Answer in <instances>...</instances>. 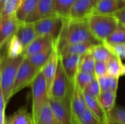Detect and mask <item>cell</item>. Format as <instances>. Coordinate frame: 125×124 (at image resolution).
Masks as SVG:
<instances>
[{
    "instance_id": "6da1fadb",
    "label": "cell",
    "mask_w": 125,
    "mask_h": 124,
    "mask_svg": "<svg viewBox=\"0 0 125 124\" xmlns=\"http://www.w3.org/2000/svg\"><path fill=\"white\" fill-rule=\"evenodd\" d=\"M85 42L101 43L92 34L86 20L66 18L57 43V48H59L66 45Z\"/></svg>"
},
{
    "instance_id": "7a4b0ae2",
    "label": "cell",
    "mask_w": 125,
    "mask_h": 124,
    "mask_svg": "<svg viewBox=\"0 0 125 124\" xmlns=\"http://www.w3.org/2000/svg\"><path fill=\"white\" fill-rule=\"evenodd\" d=\"M25 56L21 55L15 58L6 56L3 58L0 69V86L6 105L12 97V90L18 69Z\"/></svg>"
},
{
    "instance_id": "3957f363",
    "label": "cell",
    "mask_w": 125,
    "mask_h": 124,
    "mask_svg": "<svg viewBox=\"0 0 125 124\" xmlns=\"http://www.w3.org/2000/svg\"><path fill=\"white\" fill-rule=\"evenodd\" d=\"M86 20L92 34L101 43L106 40L119 24V20L114 15L92 14Z\"/></svg>"
},
{
    "instance_id": "277c9868",
    "label": "cell",
    "mask_w": 125,
    "mask_h": 124,
    "mask_svg": "<svg viewBox=\"0 0 125 124\" xmlns=\"http://www.w3.org/2000/svg\"><path fill=\"white\" fill-rule=\"evenodd\" d=\"M32 94V116L36 124L38 113L45 103L49 101L50 97L44 75L40 70L31 84Z\"/></svg>"
},
{
    "instance_id": "5b68a950",
    "label": "cell",
    "mask_w": 125,
    "mask_h": 124,
    "mask_svg": "<svg viewBox=\"0 0 125 124\" xmlns=\"http://www.w3.org/2000/svg\"><path fill=\"white\" fill-rule=\"evenodd\" d=\"M64 20L65 18L59 15H54L33 23L37 37H51L57 45L64 26Z\"/></svg>"
},
{
    "instance_id": "8992f818",
    "label": "cell",
    "mask_w": 125,
    "mask_h": 124,
    "mask_svg": "<svg viewBox=\"0 0 125 124\" xmlns=\"http://www.w3.org/2000/svg\"><path fill=\"white\" fill-rule=\"evenodd\" d=\"M40 71L26 58H24L17 72L12 90V96L23 88L30 86Z\"/></svg>"
},
{
    "instance_id": "52a82bcc",
    "label": "cell",
    "mask_w": 125,
    "mask_h": 124,
    "mask_svg": "<svg viewBox=\"0 0 125 124\" xmlns=\"http://www.w3.org/2000/svg\"><path fill=\"white\" fill-rule=\"evenodd\" d=\"M69 85H70V83L59 58L56 72L51 90L50 98L60 100L67 99L69 93Z\"/></svg>"
},
{
    "instance_id": "ba28073f",
    "label": "cell",
    "mask_w": 125,
    "mask_h": 124,
    "mask_svg": "<svg viewBox=\"0 0 125 124\" xmlns=\"http://www.w3.org/2000/svg\"><path fill=\"white\" fill-rule=\"evenodd\" d=\"M50 105L60 124H74L71 109L70 102L67 98L63 100L50 98Z\"/></svg>"
},
{
    "instance_id": "9c48e42d",
    "label": "cell",
    "mask_w": 125,
    "mask_h": 124,
    "mask_svg": "<svg viewBox=\"0 0 125 124\" xmlns=\"http://www.w3.org/2000/svg\"><path fill=\"white\" fill-rule=\"evenodd\" d=\"M21 22L15 14L1 17L0 23V50L4 44L16 33Z\"/></svg>"
},
{
    "instance_id": "30bf717a",
    "label": "cell",
    "mask_w": 125,
    "mask_h": 124,
    "mask_svg": "<svg viewBox=\"0 0 125 124\" xmlns=\"http://www.w3.org/2000/svg\"><path fill=\"white\" fill-rule=\"evenodd\" d=\"M98 0H75L70 12L69 18L73 20H87L93 14Z\"/></svg>"
},
{
    "instance_id": "8fae6325",
    "label": "cell",
    "mask_w": 125,
    "mask_h": 124,
    "mask_svg": "<svg viewBox=\"0 0 125 124\" xmlns=\"http://www.w3.org/2000/svg\"><path fill=\"white\" fill-rule=\"evenodd\" d=\"M59 58V54L58 51L57 45H55L51 55L50 56L49 58L48 59V61H46V63L45 64V65L41 69L44 75V77L45 79L47 90H48L49 97L51 95V90L53 81V79L56 72V69H57Z\"/></svg>"
},
{
    "instance_id": "7c38bea8",
    "label": "cell",
    "mask_w": 125,
    "mask_h": 124,
    "mask_svg": "<svg viewBox=\"0 0 125 124\" xmlns=\"http://www.w3.org/2000/svg\"><path fill=\"white\" fill-rule=\"evenodd\" d=\"M54 15H57L55 12L54 0H39L35 10L26 22L33 23L39 20Z\"/></svg>"
},
{
    "instance_id": "4fadbf2b",
    "label": "cell",
    "mask_w": 125,
    "mask_h": 124,
    "mask_svg": "<svg viewBox=\"0 0 125 124\" xmlns=\"http://www.w3.org/2000/svg\"><path fill=\"white\" fill-rule=\"evenodd\" d=\"M59 58L67 75V77L68 78V80L70 83L72 84L74 82L76 75L79 71L81 56L72 54L64 56L59 55Z\"/></svg>"
},
{
    "instance_id": "5bb4252c",
    "label": "cell",
    "mask_w": 125,
    "mask_h": 124,
    "mask_svg": "<svg viewBox=\"0 0 125 124\" xmlns=\"http://www.w3.org/2000/svg\"><path fill=\"white\" fill-rule=\"evenodd\" d=\"M125 7V0H98L93 14L114 15Z\"/></svg>"
},
{
    "instance_id": "9a60e30c",
    "label": "cell",
    "mask_w": 125,
    "mask_h": 124,
    "mask_svg": "<svg viewBox=\"0 0 125 124\" xmlns=\"http://www.w3.org/2000/svg\"><path fill=\"white\" fill-rule=\"evenodd\" d=\"M56 44L54 42L53 39L51 37L40 36L37 37L25 48L23 54L25 56V58H26L40 51H42L48 48L53 47Z\"/></svg>"
},
{
    "instance_id": "2e32d148",
    "label": "cell",
    "mask_w": 125,
    "mask_h": 124,
    "mask_svg": "<svg viewBox=\"0 0 125 124\" xmlns=\"http://www.w3.org/2000/svg\"><path fill=\"white\" fill-rule=\"evenodd\" d=\"M97 44L100 43L92 42H85L70 44L58 48V51L60 56L72 54V55H79L82 56L86 53L90 52L92 48Z\"/></svg>"
},
{
    "instance_id": "e0dca14e",
    "label": "cell",
    "mask_w": 125,
    "mask_h": 124,
    "mask_svg": "<svg viewBox=\"0 0 125 124\" xmlns=\"http://www.w3.org/2000/svg\"><path fill=\"white\" fill-rule=\"evenodd\" d=\"M85 100L88 107L102 124H108L109 121L108 113L104 110L98 99L92 96L86 91H83Z\"/></svg>"
},
{
    "instance_id": "ac0fdd59",
    "label": "cell",
    "mask_w": 125,
    "mask_h": 124,
    "mask_svg": "<svg viewBox=\"0 0 125 124\" xmlns=\"http://www.w3.org/2000/svg\"><path fill=\"white\" fill-rule=\"evenodd\" d=\"M15 34L20 39L24 48L37 37L34 24L26 22L21 23Z\"/></svg>"
},
{
    "instance_id": "d6986e66",
    "label": "cell",
    "mask_w": 125,
    "mask_h": 124,
    "mask_svg": "<svg viewBox=\"0 0 125 124\" xmlns=\"http://www.w3.org/2000/svg\"><path fill=\"white\" fill-rule=\"evenodd\" d=\"M6 124H35L32 114L26 107H21L7 119Z\"/></svg>"
},
{
    "instance_id": "ffe728a7",
    "label": "cell",
    "mask_w": 125,
    "mask_h": 124,
    "mask_svg": "<svg viewBox=\"0 0 125 124\" xmlns=\"http://www.w3.org/2000/svg\"><path fill=\"white\" fill-rule=\"evenodd\" d=\"M106 64L108 75L118 78L125 75V65L122 63V59L115 54H112Z\"/></svg>"
},
{
    "instance_id": "44dd1931",
    "label": "cell",
    "mask_w": 125,
    "mask_h": 124,
    "mask_svg": "<svg viewBox=\"0 0 125 124\" xmlns=\"http://www.w3.org/2000/svg\"><path fill=\"white\" fill-rule=\"evenodd\" d=\"M39 0H23L15 12L16 18L21 23L26 22L28 18L35 10Z\"/></svg>"
},
{
    "instance_id": "7402d4cb",
    "label": "cell",
    "mask_w": 125,
    "mask_h": 124,
    "mask_svg": "<svg viewBox=\"0 0 125 124\" xmlns=\"http://www.w3.org/2000/svg\"><path fill=\"white\" fill-rule=\"evenodd\" d=\"M36 124H60L51 109L49 101L41 107L37 115Z\"/></svg>"
},
{
    "instance_id": "603a6c76",
    "label": "cell",
    "mask_w": 125,
    "mask_h": 124,
    "mask_svg": "<svg viewBox=\"0 0 125 124\" xmlns=\"http://www.w3.org/2000/svg\"><path fill=\"white\" fill-rule=\"evenodd\" d=\"M54 46L48 48L42 51H40L37 53L26 57V58L31 63V64L34 67H36L39 70H41L45 64L46 63V61H48V59L49 58L50 56L51 55Z\"/></svg>"
},
{
    "instance_id": "cb8c5ba5",
    "label": "cell",
    "mask_w": 125,
    "mask_h": 124,
    "mask_svg": "<svg viewBox=\"0 0 125 124\" xmlns=\"http://www.w3.org/2000/svg\"><path fill=\"white\" fill-rule=\"evenodd\" d=\"M7 44V56L9 58H15L23 55L25 48H23L20 39L15 34L6 43Z\"/></svg>"
},
{
    "instance_id": "d4e9b609",
    "label": "cell",
    "mask_w": 125,
    "mask_h": 124,
    "mask_svg": "<svg viewBox=\"0 0 125 124\" xmlns=\"http://www.w3.org/2000/svg\"><path fill=\"white\" fill-rule=\"evenodd\" d=\"M101 92L103 91H117L119 79L118 77L111 76L108 74L97 77Z\"/></svg>"
},
{
    "instance_id": "484cf974",
    "label": "cell",
    "mask_w": 125,
    "mask_h": 124,
    "mask_svg": "<svg viewBox=\"0 0 125 124\" xmlns=\"http://www.w3.org/2000/svg\"><path fill=\"white\" fill-rule=\"evenodd\" d=\"M125 43V26L120 23L112 32V34L103 42L105 45H114Z\"/></svg>"
},
{
    "instance_id": "4316f807",
    "label": "cell",
    "mask_w": 125,
    "mask_h": 124,
    "mask_svg": "<svg viewBox=\"0 0 125 124\" xmlns=\"http://www.w3.org/2000/svg\"><path fill=\"white\" fill-rule=\"evenodd\" d=\"M116 99V91H103L101 92L99 101L104 110L108 113L114 108Z\"/></svg>"
},
{
    "instance_id": "83f0119b",
    "label": "cell",
    "mask_w": 125,
    "mask_h": 124,
    "mask_svg": "<svg viewBox=\"0 0 125 124\" xmlns=\"http://www.w3.org/2000/svg\"><path fill=\"white\" fill-rule=\"evenodd\" d=\"M90 52L92 53L96 61L105 62H107L113 54L109 48L103 43H100L94 45Z\"/></svg>"
},
{
    "instance_id": "f1b7e54d",
    "label": "cell",
    "mask_w": 125,
    "mask_h": 124,
    "mask_svg": "<svg viewBox=\"0 0 125 124\" xmlns=\"http://www.w3.org/2000/svg\"><path fill=\"white\" fill-rule=\"evenodd\" d=\"M75 0H54L56 14L63 18H69L70 10Z\"/></svg>"
},
{
    "instance_id": "f546056e",
    "label": "cell",
    "mask_w": 125,
    "mask_h": 124,
    "mask_svg": "<svg viewBox=\"0 0 125 124\" xmlns=\"http://www.w3.org/2000/svg\"><path fill=\"white\" fill-rule=\"evenodd\" d=\"M95 62L96 60L94 59L91 52L86 53L85 55L81 56L80 66H79V71L94 74V70Z\"/></svg>"
},
{
    "instance_id": "4dcf8cb0",
    "label": "cell",
    "mask_w": 125,
    "mask_h": 124,
    "mask_svg": "<svg viewBox=\"0 0 125 124\" xmlns=\"http://www.w3.org/2000/svg\"><path fill=\"white\" fill-rule=\"evenodd\" d=\"M95 75L93 73L84 72L81 71H78L75 80L78 83L80 88L84 91L88 85L95 78Z\"/></svg>"
},
{
    "instance_id": "1f68e13d",
    "label": "cell",
    "mask_w": 125,
    "mask_h": 124,
    "mask_svg": "<svg viewBox=\"0 0 125 124\" xmlns=\"http://www.w3.org/2000/svg\"><path fill=\"white\" fill-rule=\"evenodd\" d=\"M23 0H7L1 10V17L15 14Z\"/></svg>"
},
{
    "instance_id": "d6a6232c",
    "label": "cell",
    "mask_w": 125,
    "mask_h": 124,
    "mask_svg": "<svg viewBox=\"0 0 125 124\" xmlns=\"http://www.w3.org/2000/svg\"><path fill=\"white\" fill-rule=\"evenodd\" d=\"M109 120L119 124H125V107H114L108 113Z\"/></svg>"
},
{
    "instance_id": "836d02e7",
    "label": "cell",
    "mask_w": 125,
    "mask_h": 124,
    "mask_svg": "<svg viewBox=\"0 0 125 124\" xmlns=\"http://www.w3.org/2000/svg\"><path fill=\"white\" fill-rule=\"evenodd\" d=\"M84 91L87 92L92 96L99 99L100 94H101V89H100V83L97 77H95V78L88 85V86L86 87Z\"/></svg>"
},
{
    "instance_id": "e575fe53",
    "label": "cell",
    "mask_w": 125,
    "mask_h": 124,
    "mask_svg": "<svg viewBox=\"0 0 125 124\" xmlns=\"http://www.w3.org/2000/svg\"><path fill=\"white\" fill-rule=\"evenodd\" d=\"M112 53L117 56L122 60L125 59V43H121L114 45H106Z\"/></svg>"
},
{
    "instance_id": "d590c367",
    "label": "cell",
    "mask_w": 125,
    "mask_h": 124,
    "mask_svg": "<svg viewBox=\"0 0 125 124\" xmlns=\"http://www.w3.org/2000/svg\"><path fill=\"white\" fill-rule=\"evenodd\" d=\"M94 73L97 77H102L103 75H105L108 74L107 70V64L105 61H96L95 65H94Z\"/></svg>"
},
{
    "instance_id": "8d00e7d4",
    "label": "cell",
    "mask_w": 125,
    "mask_h": 124,
    "mask_svg": "<svg viewBox=\"0 0 125 124\" xmlns=\"http://www.w3.org/2000/svg\"><path fill=\"white\" fill-rule=\"evenodd\" d=\"M114 15H115L119 20V23L125 26V7L119 12H116Z\"/></svg>"
},
{
    "instance_id": "74e56055",
    "label": "cell",
    "mask_w": 125,
    "mask_h": 124,
    "mask_svg": "<svg viewBox=\"0 0 125 124\" xmlns=\"http://www.w3.org/2000/svg\"><path fill=\"white\" fill-rule=\"evenodd\" d=\"M6 103L4 101V95L2 93V90L0 86V113L2 111H5V108H6Z\"/></svg>"
},
{
    "instance_id": "f35d334b",
    "label": "cell",
    "mask_w": 125,
    "mask_h": 124,
    "mask_svg": "<svg viewBox=\"0 0 125 124\" xmlns=\"http://www.w3.org/2000/svg\"><path fill=\"white\" fill-rule=\"evenodd\" d=\"M0 124H6L5 111H2L0 113Z\"/></svg>"
},
{
    "instance_id": "ab89813d",
    "label": "cell",
    "mask_w": 125,
    "mask_h": 124,
    "mask_svg": "<svg viewBox=\"0 0 125 124\" xmlns=\"http://www.w3.org/2000/svg\"><path fill=\"white\" fill-rule=\"evenodd\" d=\"M6 1H7V0H0V13H1V10Z\"/></svg>"
},
{
    "instance_id": "60d3db41",
    "label": "cell",
    "mask_w": 125,
    "mask_h": 124,
    "mask_svg": "<svg viewBox=\"0 0 125 124\" xmlns=\"http://www.w3.org/2000/svg\"><path fill=\"white\" fill-rule=\"evenodd\" d=\"M3 57L1 56V53H0V69H1V63H2V61H3Z\"/></svg>"
},
{
    "instance_id": "b9f144b4",
    "label": "cell",
    "mask_w": 125,
    "mask_h": 124,
    "mask_svg": "<svg viewBox=\"0 0 125 124\" xmlns=\"http://www.w3.org/2000/svg\"><path fill=\"white\" fill-rule=\"evenodd\" d=\"M108 124H117V123H116V122H114V121H112L109 120V121H108Z\"/></svg>"
},
{
    "instance_id": "7bdbcfd3",
    "label": "cell",
    "mask_w": 125,
    "mask_h": 124,
    "mask_svg": "<svg viewBox=\"0 0 125 124\" xmlns=\"http://www.w3.org/2000/svg\"><path fill=\"white\" fill-rule=\"evenodd\" d=\"M0 23H1V15H0Z\"/></svg>"
},
{
    "instance_id": "ee69618b",
    "label": "cell",
    "mask_w": 125,
    "mask_h": 124,
    "mask_svg": "<svg viewBox=\"0 0 125 124\" xmlns=\"http://www.w3.org/2000/svg\"></svg>"
}]
</instances>
